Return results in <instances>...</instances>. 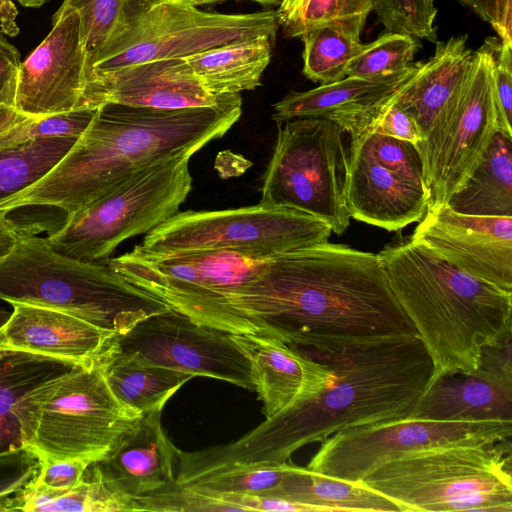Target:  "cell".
<instances>
[{"label":"cell","mask_w":512,"mask_h":512,"mask_svg":"<svg viewBox=\"0 0 512 512\" xmlns=\"http://www.w3.org/2000/svg\"><path fill=\"white\" fill-rule=\"evenodd\" d=\"M172 308L229 334L321 352L418 335L379 255L328 241L274 256L249 281Z\"/></svg>","instance_id":"6da1fadb"},{"label":"cell","mask_w":512,"mask_h":512,"mask_svg":"<svg viewBox=\"0 0 512 512\" xmlns=\"http://www.w3.org/2000/svg\"><path fill=\"white\" fill-rule=\"evenodd\" d=\"M295 348L331 368L329 384L236 441L194 452L180 450L178 483L233 465L287 462L299 448L322 443L338 431L407 418L434 374L418 335L337 352Z\"/></svg>","instance_id":"7a4b0ae2"},{"label":"cell","mask_w":512,"mask_h":512,"mask_svg":"<svg viewBox=\"0 0 512 512\" xmlns=\"http://www.w3.org/2000/svg\"><path fill=\"white\" fill-rule=\"evenodd\" d=\"M242 114L240 94L207 107L155 109L108 103L40 180L0 209L54 207L70 216L133 174L225 135Z\"/></svg>","instance_id":"3957f363"},{"label":"cell","mask_w":512,"mask_h":512,"mask_svg":"<svg viewBox=\"0 0 512 512\" xmlns=\"http://www.w3.org/2000/svg\"><path fill=\"white\" fill-rule=\"evenodd\" d=\"M378 255L433 362V377L472 373L482 347L512 329V292L411 239L387 245Z\"/></svg>","instance_id":"277c9868"},{"label":"cell","mask_w":512,"mask_h":512,"mask_svg":"<svg viewBox=\"0 0 512 512\" xmlns=\"http://www.w3.org/2000/svg\"><path fill=\"white\" fill-rule=\"evenodd\" d=\"M0 299L60 310L117 336L171 309L107 264L67 257L34 234L0 260Z\"/></svg>","instance_id":"5b68a950"},{"label":"cell","mask_w":512,"mask_h":512,"mask_svg":"<svg viewBox=\"0 0 512 512\" xmlns=\"http://www.w3.org/2000/svg\"><path fill=\"white\" fill-rule=\"evenodd\" d=\"M510 439L413 451L366 476L362 483L402 512H512Z\"/></svg>","instance_id":"8992f818"},{"label":"cell","mask_w":512,"mask_h":512,"mask_svg":"<svg viewBox=\"0 0 512 512\" xmlns=\"http://www.w3.org/2000/svg\"><path fill=\"white\" fill-rule=\"evenodd\" d=\"M186 152L143 169L76 213L46 240L82 262L107 264L128 238L147 234L179 212L192 189Z\"/></svg>","instance_id":"52a82bcc"},{"label":"cell","mask_w":512,"mask_h":512,"mask_svg":"<svg viewBox=\"0 0 512 512\" xmlns=\"http://www.w3.org/2000/svg\"><path fill=\"white\" fill-rule=\"evenodd\" d=\"M278 28L274 10L222 14L184 0H127L116 32L90 62L87 77L261 36L276 39Z\"/></svg>","instance_id":"ba28073f"},{"label":"cell","mask_w":512,"mask_h":512,"mask_svg":"<svg viewBox=\"0 0 512 512\" xmlns=\"http://www.w3.org/2000/svg\"><path fill=\"white\" fill-rule=\"evenodd\" d=\"M347 132L325 118L277 123V137L263 174L260 204L298 210L325 221L338 235L349 226L346 184Z\"/></svg>","instance_id":"9c48e42d"},{"label":"cell","mask_w":512,"mask_h":512,"mask_svg":"<svg viewBox=\"0 0 512 512\" xmlns=\"http://www.w3.org/2000/svg\"><path fill=\"white\" fill-rule=\"evenodd\" d=\"M332 229L310 214L258 203L234 209L178 212L145 234L153 254L232 250L274 257L327 242Z\"/></svg>","instance_id":"30bf717a"},{"label":"cell","mask_w":512,"mask_h":512,"mask_svg":"<svg viewBox=\"0 0 512 512\" xmlns=\"http://www.w3.org/2000/svg\"><path fill=\"white\" fill-rule=\"evenodd\" d=\"M496 43L487 39L474 52L472 70L462 91L417 145L429 191L427 209L446 204L462 187L498 131L492 78Z\"/></svg>","instance_id":"8fae6325"},{"label":"cell","mask_w":512,"mask_h":512,"mask_svg":"<svg viewBox=\"0 0 512 512\" xmlns=\"http://www.w3.org/2000/svg\"><path fill=\"white\" fill-rule=\"evenodd\" d=\"M110 390L102 365L62 379L41 403L27 449L37 458L102 459L141 417Z\"/></svg>","instance_id":"7c38bea8"},{"label":"cell","mask_w":512,"mask_h":512,"mask_svg":"<svg viewBox=\"0 0 512 512\" xmlns=\"http://www.w3.org/2000/svg\"><path fill=\"white\" fill-rule=\"evenodd\" d=\"M512 422L399 419L338 431L328 437L307 469L350 482L413 451L510 439Z\"/></svg>","instance_id":"4fadbf2b"},{"label":"cell","mask_w":512,"mask_h":512,"mask_svg":"<svg viewBox=\"0 0 512 512\" xmlns=\"http://www.w3.org/2000/svg\"><path fill=\"white\" fill-rule=\"evenodd\" d=\"M112 354L255 390L250 359L231 334L172 308L116 336Z\"/></svg>","instance_id":"5bb4252c"},{"label":"cell","mask_w":512,"mask_h":512,"mask_svg":"<svg viewBox=\"0 0 512 512\" xmlns=\"http://www.w3.org/2000/svg\"><path fill=\"white\" fill-rule=\"evenodd\" d=\"M271 258L232 250L153 254L137 245L107 265L170 306L235 288L253 278Z\"/></svg>","instance_id":"9a60e30c"},{"label":"cell","mask_w":512,"mask_h":512,"mask_svg":"<svg viewBox=\"0 0 512 512\" xmlns=\"http://www.w3.org/2000/svg\"><path fill=\"white\" fill-rule=\"evenodd\" d=\"M53 28L21 62L13 106L27 117L79 108L87 79V53L80 18L69 10L52 16Z\"/></svg>","instance_id":"2e32d148"},{"label":"cell","mask_w":512,"mask_h":512,"mask_svg":"<svg viewBox=\"0 0 512 512\" xmlns=\"http://www.w3.org/2000/svg\"><path fill=\"white\" fill-rule=\"evenodd\" d=\"M410 239L474 277L512 292V216L460 214L443 204L426 210Z\"/></svg>","instance_id":"e0dca14e"},{"label":"cell","mask_w":512,"mask_h":512,"mask_svg":"<svg viewBox=\"0 0 512 512\" xmlns=\"http://www.w3.org/2000/svg\"><path fill=\"white\" fill-rule=\"evenodd\" d=\"M231 96L210 94L185 58L175 57L88 76L79 108H98L114 103L155 109H183L214 106Z\"/></svg>","instance_id":"ac0fdd59"},{"label":"cell","mask_w":512,"mask_h":512,"mask_svg":"<svg viewBox=\"0 0 512 512\" xmlns=\"http://www.w3.org/2000/svg\"><path fill=\"white\" fill-rule=\"evenodd\" d=\"M0 328V347L28 351L77 363L101 366L111 356L116 334L72 314L26 303Z\"/></svg>","instance_id":"d6986e66"},{"label":"cell","mask_w":512,"mask_h":512,"mask_svg":"<svg viewBox=\"0 0 512 512\" xmlns=\"http://www.w3.org/2000/svg\"><path fill=\"white\" fill-rule=\"evenodd\" d=\"M162 410L143 414L91 474L117 495L134 501L175 483L179 449L165 433Z\"/></svg>","instance_id":"ffe728a7"},{"label":"cell","mask_w":512,"mask_h":512,"mask_svg":"<svg viewBox=\"0 0 512 512\" xmlns=\"http://www.w3.org/2000/svg\"><path fill=\"white\" fill-rule=\"evenodd\" d=\"M81 368L71 361L0 347V455L27 448L41 403Z\"/></svg>","instance_id":"44dd1931"},{"label":"cell","mask_w":512,"mask_h":512,"mask_svg":"<svg viewBox=\"0 0 512 512\" xmlns=\"http://www.w3.org/2000/svg\"><path fill=\"white\" fill-rule=\"evenodd\" d=\"M420 63L384 78L346 76L304 92H291L273 105L272 119L325 118L339 124L349 138L360 136L381 108L417 73Z\"/></svg>","instance_id":"7402d4cb"},{"label":"cell","mask_w":512,"mask_h":512,"mask_svg":"<svg viewBox=\"0 0 512 512\" xmlns=\"http://www.w3.org/2000/svg\"><path fill=\"white\" fill-rule=\"evenodd\" d=\"M346 207L350 217L388 231L420 221L429 191L376 162L357 139H349Z\"/></svg>","instance_id":"603a6c76"},{"label":"cell","mask_w":512,"mask_h":512,"mask_svg":"<svg viewBox=\"0 0 512 512\" xmlns=\"http://www.w3.org/2000/svg\"><path fill=\"white\" fill-rule=\"evenodd\" d=\"M252 365L255 390L266 418L303 402L323 390L333 372L324 362L303 355L278 338L235 335Z\"/></svg>","instance_id":"cb8c5ba5"},{"label":"cell","mask_w":512,"mask_h":512,"mask_svg":"<svg viewBox=\"0 0 512 512\" xmlns=\"http://www.w3.org/2000/svg\"><path fill=\"white\" fill-rule=\"evenodd\" d=\"M473 61L474 52L467 46V35L437 41L433 56L420 64L412 79L391 98L394 105L413 119L421 142L437 116L462 91Z\"/></svg>","instance_id":"d4e9b609"},{"label":"cell","mask_w":512,"mask_h":512,"mask_svg":"<svg viewBox=\"0 0 512 512\" xmlns=\"http://www.w3.org/2000/svg\"><path fill=\"white\" fill-rule=\"evenodd\" d=\"M409 419L512 422V388L472 372L432 377Z\"/></svg>","instance_id":"484cf974"},{"label":"cell","mask_w":512,"mask_h":512,"mask_svg":"<svg viewBox=\"0 0 512 512\" xmlns=\"http://www.w3.org/2000/svg\"><path fill=\"white\" fill-rule=\"evenodd\" d=\"M275 39L261 36L184 57L202 86L215 96L239 94L261 85Z\"/></svg>","instance_id":"4316f807"},{"label":"cell","mask_w":512,"mask_h":512,"mask_svg":"<svg viewBox=\"0 0 512 512\" xmlns=\"http://www.w3.org/2000/svg\"><path fill=\"white\" fill-rule=\"evenodd\" d=\"M266 495L312 506L319 512H402L393 500L368 488L362 481L329 477L296 465Z\"/></svg>","instance_id":"83f0119b"},{"label":"cell","mask_w":512,"mask_h":512,"mask_svg":"<svg viewBox=\"0 0 512 512\" xmlns=\"http://www.w3.org/2000/svg\"><path fill=\"white\" fill-rule=\"evenodd\" d=\"M476 216H512V138L497 131L478 166L446 203Z\"/></svg>","instance_id":"f1b7e54d"},{"label":"cell","mask_w":512,"mask_h":512,"mask_svg":"<svg viewBox=\"0 0 512 512\" xmlns=\"http://www.w3.org/2000/svg\"><path fill=\"white\" fill-rule=\"evenodd\" d=\"M102 370L117 400L139 415L163 410L169 398L193 378L185 372L120 354H111Z\"/></svg>","instance_id":"f546056e"},{"label":"cell","mask_w":512,"mask_h":512,"mask_svg":"<svg viewBox=\"0 0 512 512\" xmlns=\"http://www.w3.org/2000/svg\"><path fill=\"white\" fill-rule=\"evenodd\" d=\"M7 511H136L133 501L109 490L99 478L90 475L69 490L50 489L33 478L20 492L9 498Z\"/></svg>","instance_id":"4dcf8cb0"},{"label":"cell","mask_w":512,"mask_h":512,"mask_svg":"<svg viewBox=\"0 0 512 512\" xmlns=\"http://www.w3.org/2000/svg\"><path fill=\"white\" fill-rule=\"evenodd\" d=\"M78 138L52 137L0 149V203L48 173Z\"/></svg>","instance_id":"1f68e13d"},{"label":"cell","mask_w":512,"mask_h":512,"mask_svg":"<svg viewBox=\"0 0 512 512\" xmlns=\"http://www.w3.org/2000/svg\"><path fill=\"white\" fill-rule=\"evenodd\" d=\"M361 33L341 25H325L304 33L303 74L309 80L322 84L346 77L350 60L363 44Z\"/></svg>","instance_id":"d6a6232c"},{"label":"cell","mask_w":512,"mask_h":512,"mask_svg":"<svg viewBox=\"0 0 512 512\" xmlns=\"http://www.w3.org/2000/svg\"><path fill=\"white\" fill-rule=\"evenodd\" d=\"M293 467L287 462L233 465L199 474L179 485L217 493L266 495Z\"/></svg>","instance_id":"836d02e7"},{"label":"cell","mask_w":512,"mask_h":512,"mask_svg":"<svg viewBox=\"0 0 512 512\" xmlns=\"http://www.w3.org/2000/svg\"><path fill=\"white\" fill-rule=\"evenodd\" d=\"M419 47L418 39L403 33L387 32L363 44L350 60L346 76L379 79L405 70Z\"/></svg>","instance_id":"e575fe53"},{"label":"cell","mask_w":512,"mask_h":512,"mask_svg":"<svg viewBox=\"0 0 512 512\" xmlns=\"http://www.w3.org/2000/svg\"><path fill=\"white\" fill-rule=\"evenodd\" d=\"M374 0H305L300 8L282 24L287 37L325 25H341L362 32Z\"/></svg>","instance_id":"d590c367"},{"label":"cell","mask_w":512,"mask_h":512,"mask_svg":"<svg viewBox=\"0 0 512 512\" xmlns=\"http://www.w3.org/2000/svg\"><path fill=\"white\" fill-rule=\"evenodd\" d=\"M126 4L127 0H64L54 13L59 15L69 10L78 13L87 67L113 37Z\"/></svg>","instance_id":"8d00e7d4"},{"label":"cell","mask_w":512,"mask_h":512,"mask_svg":"<svg viewBox=\"0 0 512 512\" xmlns=\"http://www.w3.org/2000/svg\"><path fill=\"white\" fill-rule=\"evenodd\" d=\"M97 109L77 108L43 117H29L0 134V149L42 138H78L91 123Z\"/></svg>","instance_id":"74e56055"},{"label":"cell","mask_w":512,"mask_h":512,"mask_svg":"<svg viewBox=\"0 0 512 512\" xmlns=\"http://www.w3.org/2000/svg\"><path fill=\"white\" fill-rule=\"evenodd\" d=\"M374 11L388 32L437 40L435 0H374Z\"/></svg>","instance_id":"f35d334b"},{"label":"cell","mask_w":512,"mask_h":512,"mask_svg":"<svg viewBox=\"0 0 512 512\" xmlns=\"http://www.w3.org/2000/svg\"><path fill=\"white\" fill-rule=\"evenodd\" d=\"M380 165L396 174L425 184L423 163L416 145L391 136L371 132L355 138Z\"/></svg>","instance_id":"ab89813d"},{"label":"cell","mask_w":512,"mask_h":512,"mask_svg":"<svg viewBox=\"0 0 512 512\" xmlns=\"http://www.w3.org/2000/svg\"><path fill=\"white\" fill-rule=\"evenodd\" d=\"M492 78L498 131L512 138V44L497 41Z\"/></svg>","instance_id":"60d3db41"},{"label":"cell","mask_w":512,"mask_h":512,"mask_svg":"<svg viewBox=\"0 0 512 512\" xmlns=\"http://www.w3.org/2000/svg\"><path fill=\"white\" fill-rule=\"evenodd\" d=\"M38 458L29 449L0 455V512L6 501L20 492L36 475Z\"/></svg>","instance_id":"b9f144b4"},{"label":"cell","mask_w":512,"mask_h":512,"mask_svg":"<svg viewBox=\"0 0 512 512\" xmlns=\"http://www.w3.org/2000/svg\"><path fill=\"white\" fill-rule=\"evenodd\" d=\"M512 329L496 341L482 347L478 367L474 372L512 388Z\"/></svg>","instance_id":"7bdbcfd3"},{"label":"cell","mask_w":512,"mask_h":512,"mask_svg":"<svg viewBox=\"0 0 512 512\" xmlns=\"http://www.w3.org/2000/svg\"><path fill=\"white\" fill-rule=\"evenodd\" d=\"M90 462L81 459L38 458L35 480L50 489L69 490L84 477Z\"/></svg>","instance_id":"ee69618b"},{"label":"cell","mask_w":512,"mask_h":512,"mask_svg":"<svg viewBox=\"0 0 512 512\" xmlns=\"http://www.w3.org/2000/svg\"><path fill=\"white\" fill-rule=\"evenodd\" d=\"M371 132L405 140L416 147L421 142V136L413 119L394 105L391 99L373 117L362 134Z\"/></svg>","instance_id":"f6af8a7d"},{"label":"cell","mask_w":512,"mask_h":512,"mask_svg":"<svg viewBox=\"0 0 512 512\" xmlns=\"http://www.w3.org/2000/svg\"><path fill=\"white\" fill-rule=\"evenodd\" d=\"M487 22L504 43L512 44V0H456Z\"/></svg>","instance_id":"bcb514c9"},{"label":"cell","mask_w":512,"mask_h":512,"mask_svg":"<svg viewBox=\"0 0 512 512\" xmlns=\"http://www.w3.org/2000/svg\"><path fill=\"white\" fill-rule=\"evenodd\" d=\"M21 64L18 49L0 33V103L13 106L16 75Z\"/></svg>","instance_id":"7dc6e473"},{"label":"cell","mask_w":512,"mask_h":512,"mask_svg":"<svg viewBox=\"0 0 512 512\" xmlns=\"http://www.w3.org/2000/svg\"><path fill=\"white\" fill-rule=\"evenodd\" d=\"M7 209H0V260L17 246L26 233L23 228L9 218Z\"/></svg>","instance_id":"c3c4849f"},{"label":"cell","mask_w":512,"mask_h":512,"mask_svg":"<svg viewBox=\"0 0 512 512\" xmlns=\"http://www.w3.org/2000/svg\"><path fill=\"white\" fill-rule=\"evenodd\" d=\"M27 116L18 112L14 106L0 104V134L26 120Z\"/></svg>","instance_id":"681fc988"},{"label":"cell","mask_w":512,"mask_h":512,"mask_svg":"<svg viewBox=\"0 0 512 512\" xmlns=\"http://www.w3.org/2000/svg\"><path fill=\"white\" fill-rule=\"evenodd\" d=\"M17 15V10L11 0H0V21L5 33L9 35H16L18 28L14 23Z\"/></svg>","instance_id":"f907efd6"},{"label":"cell","mask_w":512,"mask_h":512,"mask_svg":"<svg viewBox=\"0 0 512 512\" xmlns=\"http://www.w3.org/2000/svg\"><path fill=\"white\" fill-rule=\"evenodd\" d=\"M305 0H284L276 10L279 25L284 24L302 5Z\"/></svg>","instance_id":"816d5d0a"},{"label":"cell","mask_w":512,"mask_h":512,"mask_svg":"<svg viewBox=\"0 0 512 512\" xmlns=\"http://www.w3.org/2000/svg\"><path fill=\"white\" fill-rule=\"evenodd\" d=\"M185 2L198 6V5H204V4H211V3H217V2H223L227 0H184ZM236 1H252L259 3L263 6H280L284 0H236Z\"/></svg>","instance_id":"f5cc1de1"},{"label":"cell","mask_w":512,"mask_h":512,"mask_svg":"<svg viewBox=\"0 0 512 512\" xmlns=\"http://www.w3.org/2000/svg\"><path fill=\"white\" fill-rule=\"evenodd\" d=\"M22 6L28 8H36L44 5L50 0H17Z\"/></svg>","instance_id":"db71d44e"},{"label":"cell","mask_w":512,"mask_h":512,"mask_svg":"<svg viewBox=\"0 0 512 512\" xmlns=\"http://www.w3.org/2000/svg\"><path fill=\"white\" fill-rule=\"evenodd\" d=\"M11 312L6 309H0V328L6 323L9 319Z\"/></svg>","instance_id":"11a10c76"},{"label":"cell","mask_w":512,"mask_h":512,"mask_svg":"<svg viewBox=\"0 0 512 512\" xmlns=\"http://www.w3.org/2000/svg\"><path fill=\"white\" fill-rule=\"evenodd\" d=\"M0 104H2V103H0Z\"/></svg>","instance_id":"9f6ffc18"}]
</instances>
